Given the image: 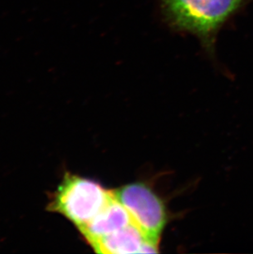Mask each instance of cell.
I'll list each match as a JSON object with an SVG mask.
<instances>
[{
    "label": "cell",
    "mask_w": 253,
    "mask_h": 254,
    "mask_svg": "<svg viewBox=\"0 0 253 254\" xmlns=\"http://www.w3.org/2000/svg\"><path fill=\"white\" fill-rule=\"evenodd\" d=\"M248 0H160L168 24L191 34L212 54L218 33Z\"/></svg>",
    "instance_id": "1"
},
{
    "label": "cell",
    "mask_w": 253,
    "mask_h": 254,
    "mask_svg": "<svg viewBox=\"0 0 253 254\" xmlns=\"http://www.w3.org/2000/svg\"><path fill=\"white\" fill-rule=\"evenodd\" d=\"M109 190L94 180L66 173L53 193L48 210L60 214L77 229L88 225L115 197Z\"/></svg>",
    "instance_id": "2"
},
{
    "label": "cell",
    "mask_w": 253,
    "mask_h": 254,
    "mask_svg": "<svg viewBox=\"0 0 253 254\" xmlns=\"http://www.w3.org/2000/svg\"><path fill=\"white\" fill-rule=\"evenodd\" d=\"M118 200L125 206L136 224L151 240L160 243L167 224V211L160 196L144 183L129 184L115 190Z\"/></svg>",
    "instance_id": "3"
},
{
    "label": "cell",
    "mask_w": 253,
    "mask_h": 254,
    "mask_svg": "<svg viewBox=\"0 0 253 254\" xmlns=\"http://www.w3.org/2000/svg\"><path fill=\"white\" fill-rule=\"evenodd\" d=\"M95 252L104 254H156L160 243L151 240L131 222L90 245Z\"/></svg>",
    "instance_id": "4"
},
{
    "label": "cell",
    "mask_w": 253,
    "mask_h": 254,
    "mask_svg": "<svg viewBox=\"0 0 253 254\" xmlns=\"http://www.w3.org/2000/svg\"><path fill=\"white\" fill-rule=\"evenodd\" d=\"M131 222L128 211L115 195L105 208L79 231L90 245L96 240L128 226Z\"/></svg>",
    "instance_id": "5"
}]
</instances>
